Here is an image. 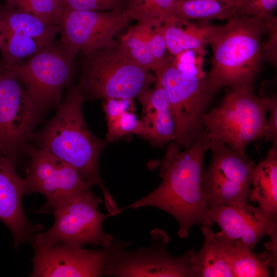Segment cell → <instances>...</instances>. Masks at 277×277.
I'll list each match as a JSON object with an SVG mask.
<instances>
[{"mask_svg":"<svg viewBox=\"0 0 277 277\" xmlns=\"http://www.w3.org/2000/svg\"><path fill=\"white\" fill-rule=\"evenodd\" d=\"M210 140L205 131L188 148L169 143L162 159L152 161L150 169L159 167L161 184L146 196L120 208L121 213L129 208L152 207L171 215L177 222V234L186 238L196 224L212 226L203 186V160Z\"/></svg>","mask_w":277,"mask_h":277,"instance_id":"cell-1","label":"cell"},{"mask_svg":"<svg viewBox=\"0 0 277 277\" xmlns=\"http://www.w3.org/2000/svg\"><path fill=\"white\" fill-rule=\"evenodd\" d=\"M268 33L265 18L243 15L219 25L208 45L211 68L205 89L216 94L222 89L253 87L262 62L261 37Z\"/></svg>","mask_w":277,"mask_h":277,"instance_id":"cell-2","label":"cell"},{"mask_svg":"<svg viewBox=\"0 0 277 277\" xmlns=\"http://www.w3.org/2000/svg\"><path fill=\"white\" fill-rule=\"evenodd\" d=\"M86 98L78 85L70 86L54 115L32 138L37 147L73 167L85 183L98 185L106 197L110 193L101 179L98 164L107 142L96 137L86 125L82 110Z\"/></svg>","mask_w":277,"mask_h":277,"instance_id":"cell-3","label":"cell"},{"mask_svg":"<svg viewBox=\"0 0 277 277\" xmlns=\"http://www.w3.org/2000/svg\"><path fill=\"white\" fill-rule=\"evenodd\" d=\"M78 84L86 98L133 100L156 77L130 58L120 45L82 53Z\"/></svg>","mask_w":277,"mask_h":277,"instance_id":"cell-4","label":"cell"},{"mask_svg":"<svg viewBox=\"0 0 277 277\" xmlns=\"http://www.w3.org/2000/svg\"><path fill=\"white\" fill-rule=\"evenodd\" d=\"M226 89L220 103L205 114V131L210 141L244 154L251 143L267 141L269 99L256 96L253 87Z\"/></svg>","mask_w":277,"mask_h":277,"instance_id":"cell-5","label":"cell"},{"mask_svg":"<svg viewBox=\"0 0 277 277\" xmlns=\"http://www.w3.org/2000/svg\"><path fill=\"white\" fill-rule=\"evenodd\" d=\"M103 200L90 190L76 195L52 208L54 217L53 226L41 231L30 243L34 248L64 244L74 247L84 245L111 246L113 237L102 228L104 221L109 215L101 213L98 209Z\"/></svg>","mask_w":277,"mask_h":277,"instance_id":"cell-6","label":"cell"},{"mask_svg":"<svg viewBox=\"0 0 277 277\" xmlns=\"http://www.w3.org/2000/svg\"><path fill=\"white\" fill-rule=\"evenodd\" d=\"M154 74L168 95L175 126L173 142L188 148L204 133V116L215 95L205 89L204 78L182 72L171 56Z\"/></svg>","mask_w":277,"mask_h":277,"instance_id":"cell-7","label":"cell"},{"mask_svg":"<svg viewBox=\"0 0 277 277\" xmlns=\"http://www.w3.org/2000/svg\"><path fill=\"white\" fill-rule=\"evenodd\" d=\"M150 235V247L130 251L124 249L130 243L122 240L111 253L103 276L198 277L193 264L195 253L193 249L181 255L172 256L167 248L169 237L163 230L154 229Z\"/></svg>","mask_w":277,"mask_h":277,"instance_id":"cell-8","label":"cell"},{"mask_svg":"<svg viewBox=\"0 0 277 277\" xmlns=\"http://www.w3.org/2000/svg\"><path fill=\"white\" fill-rule=\"evenodd\" d=\"M75 57L58 44L41 49L10 68L33 104L44 115L61 102L64 88L75 73Z\"/></svg>","mask_w":277,"mask_h":277,"instance_id":"cell-9","label":"cell"},{"mask_svg":"<svg viewBox=\"0 0 277 277\" xmlns=\"http://www.w3.org/2000/svg\"><path fill=\"white\" fill-rule=\"evenodd\" d=\"M210 164L203 172V186L207 207L245 205L250 195L255 164L245 153L210 141Z\"/></svg>","mask_w":277,"mask_h":277,"instance_id":"cell-10","label":"cell"},{"mask_svg":"<svg viewBox=\"0 0 277 277\" xmlns=\"http://www.w3.org/2000/svg\"><path fill=\"white\" fill-rule=\"evenodd\" d=\"M43 117L14 73L0 64V157L17 162Z\"/></svg>","mask_w":277,"mask_h":277,"instance_id":"cell-11","label":"cell"},{"mask_svg":"<svg viewBox=\"0 0 277 277\" xmlns=\"http://www.w3.org/2000/svg\"><path fill=\"white\" fill-rule=\"evenodd\" d=\"M131 21L125 10H65L60 25L61 48L71 56L115 46V36Z\"/></svg>","mask_w":277,"mask_h":277,"instance_id":"cell-12","label":"cell"},{"mask_svg":"<svg viewBox=\"0 0 277 277\" xmlns=\"http://www.w3.org/2000/svg\"><path fill=\"white\" fill-rule=\"evenodd\" d=\"M29 164L24 182L25 194H42L46 199L44 209L51 210L72 197L90 190L78 172L49 151L28 146Z\"/></svg>","mask_w":277,"mask_h":277,"instance_id":"cell-13","label":"cell"},{"mask_svg":"<svg viewBox=\"0 0 277 277\" xmlns=\"http://www.w3.org/2000/svg\"><path fill=\"white\" fill-rule=\"evenodd\" d=\"M207 216L211 223L220 227L221 231L215 235L225 248L252 250L265 235L277 238V215L248 203L241 207L208 208Z\"/></svg>","mask_w":277,"mask_h":277,"instance_id":"cell-14","label":"cell"},{"mask_svg":"<svg viewBox=\"0 0 277 277\" xmlns=\"http://www.w3.org/2000/svg\"><path fill=\"white\" fill-rule=\"evenodd\" d=\"M117 241L110 247L89 250L64 244L34 248L33 277H99L107 260L121 242Z\"/></svg>","mask_w":277,"mask_h":277,"instance_id":"cell-15","label":"cell"},{"mask_svg":"<svg viewBox=\"0 0 277 277\" xmlns=\"http://www.w3.org/2000/svg\"><path fill=\"white\" fill-rule=\"evenodd\" d=\"M25 194L24 179L18 174L15 163L6 157H0V221L9 229L13 246L31 242L42 231V227L31 224L27 219L22 204Z\"/></svg>","mask_w":277,"mask_h":277,"instance_id":"cell-16","label":"cell"},{"mask_svg":"<svg viewBox=\"0 0 277 277\" xmlns=\"http://www.w3.org/2000/svg\"><path fill=\"white\" fill-rule=\"evenodd\" d=\"M163 23L158 21L138 22L117 41L130 58L153 73L169 57L166 54L167 49L163 33Z\"/></svg>","mask_w":277,"mask_h":277,"instance_id":"cell-17","label":"cell"},{"mask_svg":"<svg viewBox=\"0 0 277 277\" xmlns=\"http://www.w3.org/2000/svg\"><path fill=\"white\" fill-rule=\"evenodd\" d=\"M219 25L175 18L164 22L163 33L167 50L172 55L192 51L201 56Z\"/></svg>","mask_w":277,"mask_h":277,"instance_id":"cell-18","label":"cell"},{"mask_svg":"<svg viewBox=\"0 0 277 277\" xmlns=\"http://www.w3.org/2000/svg\"><path fill=\"white\" fill-rule=\"evenodd\" d=\"M60 26L32 14L23 12L5 5L0 7V32L22 33L44 48L56 44Z\"/></svg>","mask_w":277,"mask_h":277,"instance_id":"cell-19","label":"cell"},{"mask_svg":"<svg viewBox=\"0 0 277 277\" xmlns=\"http://www.w3.org/2000/svg\"><path fill=\"white\" fill-rule=\"evenodd\" d=\"M248 199L265 212L277 215V146L255 165Z\"/></svg>","mask_w":277,"mask_h":277,"instance_id":"cell-20","label":"cell"},{"mask_svg":"<svg viewBox=\"0 0 277 277\" xmlns=\"http://www.w3.org/2000/svg\"><path fill=\"white\" fill-rule=\"evenodd\" d=\"M241 0H176L172 15L176 18L197 22H226L241 16Z\"/></svg>","mask_w":277,"mask_h":277,"instance_id":"cell-21","label":"cell"},{"mask_svg":"<svg viewBox=\"0 0 277 277\" xmlns=\"http://www.w3.org/2000/svg\"><path fill=\"white\" fill-rule=\"evenodd\" d=\"M204 243L193 257L198 277H233L225 251L211 226L200 225Z\"/></svg>","mask_w":277,"mask_h":277,"instance_id":"cell-22","label":"cell"},{"mask_svg":"<svg viewBox=\"0 0 277 277\" xmlns=\"http://www.w3.org/2000/svg\"><path fill=\"white\" fill-rule=\"evenodd\" d=\"M41 49L35 40L22 33L0 32V64L5 67L14 66Z\"/></svg>","mask_w":277,"mask_h":277,"instance_id":"cell-23","label":"cell"},{"mask_svg":"<svg viewBox=\"0 0 277 277\" xmlns=\"http://www.w3.org/2000/svg\"><path fill=\"white\" fill-rule=\"evenodd\" d=\"M176 0H125L124 10L131 21H158L163 23L175 19L172 15Z\"/></svg>","mask_w":277,"mask_h":277,"instance_id":"cell-24","label":"cell"},{"mask_svg":"<svg viewBox=\"0 0 277 277\" xmlns=\"http://www.w3.org/2000/svg\"><path fill=\"white\" fill-rule=\"evenodd\" d=\"M142 120L147 127L144 138L157 146L174 141L175 126L170 107L160 108L146 113Z\"/></svg>","mask_w":277,"mask_h":277,"instance_id":"cell-25","label":"cell"},{"mask_svg":"<svg viewBox=\"0 0 277 277\" xmlns=\"http://www.w3.org/2000/svg\"><path fill=\"white\" fill-rule=\"evenodd\" d=\"M223 248L233 277L271 276L268 265L252 253V250Z\"/></svg>","mask_w":277,"mask_h":277,"instance_id":"cell-26","label":"cell"},{"mask_svg":"<svg viewBox=\"0 0 277 277\" xmlns=\"http://www.w3.org/2000/svg\"><path fill=\"white\" fill-rule=\"evenodd\" d=\"M5 5L59 26L65 13L61 0H5Z\"/></svg>","mask_w":277,"mask_h":277,"instance_id":"cell-27","label":"cell"},{"mask_svg":"<svg viewBox=\"0 0 277 277\" xmlns=\"http://www.w3.org/2000/svg\"><path fill=\"white\" fill-rule=\"evenodd\" d=\"M106 142H113L129 134H135L144 138L147 127L133 112H126L117 118L107 122Z\"/></svg>","mask_w":277,"mask_h":277,"instance_id":"cell-28","label":"cell"},{"mask_svg":"<svg viewBox=\"0 0 277 277\" xmlns=\"http://www.w3.org/2000/svg\"><path fill=\"white\" fill-rule=\"evenodd\" d=\"M65 10H124L125 0H61Z\"/></svg>","mask_w":277,"mask_h":277,"instance_id":"cell-29","label":"cell"},{"mask_svg":"<svg viewBox=\"0 0 277 277\" xmlns=\"http://www.w3.org/2000/svg\"><path fill=\"white\" fill-rule=\"evenodd\" d=\"M277 0H241V16H260L264 18L273 15Z\"/></svg>","mask_w":277,"mask_h":277,"instance_id":"cell-30","label":"cell"},{"mask_svg":"<svg viewBox=\"0 0 277 277\" xmlns=\"http://www.w3.org/2000/svg\"><path fill=\"white\" fill-rule=\"evenodd\" d=\"M103 108L107 122L112 121L126 112H134L133 100L108 98L104 100Z\"/></svg>","mask_w":277,"mask_h":277,"instance_id":"cell-31","label":"cell"},{"mask_svg":"<svg viewBox=\"0 0 277 277\" xmlns=\"http://www.w3.org/2000/svg\"><path fill=\"white\" fill-rule=\"evenodd\" d=\"M269 39L267 44L262 46V61L266 60L276 67V36L277 18L274 15L266 17Z\"/></svg>","mask_w":277,"mask_h":277,"instance_id":"cell-32","label":"cell"},{"mask_svg":"<svg viewBox=\"0 0 277 277\" xmlns=\"http://www.w3.org/2000/svg\"><path fill=\"white\" fill-rule=\"evenodd\" d=\"M267 97L269 101L267 120V141H271L272 145L277 146V97L274 95Z\"/></svg>","mask_w":277,"mask_h":277,"instance_id":"cell-33","label":"cell"},{"mask_svg":"<svg viewBox=\"0 0 277 277\" xmlns=\"http://www.w3.org/2000/svg\"><path fill=\"white\" fill-rule=\"evenodd\" d=\"M266 251L265 254L257 255L258 256L265 262L268 266L271 267L276 275V256H277V238L271 239V241L265 246Z\"/></svg>","mask_w":277,"mask_h":277,"instance_id":"cell-34","label":"cell"}]
</instances>
